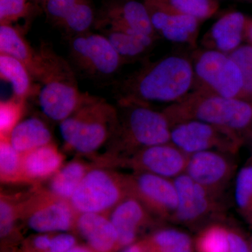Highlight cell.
Returning a JSON list of instances; mask_svg holds the SVG:
<instances>
[{"mask_svg":"<svg viewBox=\"0 0 252 252\" xmlns=\"http://www.w3.org/2000/svg\"><path fill=\"white\" fill-rule=\"evenodd\" d=\"M118 233L119 247L135 243L139 230L152 220V214L133 195H129L109 214Z\"/></svg>","mask_w":252,"mask_h":252,"instance_id":"cell-17","label":"cell"},{"mask_svg":"<svg viewBox=\"0 0 252 252\" xmlns=\"http://www.w3.org/2000/svg\"><path fill=\"white\" fill-rule=\"evenodd\" d=\"M250 247H251L252 251V235L251 236V238H250Z\"/></svg>","mask_w":252,"mask_h":252,"instance_id":"cell-45","label":"cell"},{"mask_svg":"<svg viewBox=\"0 0 252 252\" xmlns=\"http://www.w3.org/2000/svg\"><path fill=\"white\" fill-rule=\"evenodd\" d=\"M249 1H252V0H249Z\"/></svg>","mask_w":252,"mask_h":252,"instance_id":"cell-49","label":"cell"},{"mask_svg":"<svg viewBox=\"0 0 252 252\" xmlns=\"http://www.w3.org/2000/svg\"><path fill=\"white\" fill-rule=\"evenodd\" d=\"M229 228V252H252L250 240L235 226Z\"/></svg>","mask_w":252,"mask_h":252,"instance_id":"cell-37","label":"cell"},{"mask_svg":"<svg viewBox=\"0 0 252 252\" xmlns=\"http://www.w3.org/2000/svg\"><path fill=\"white\" fill-rule=\"evenodd\" d=\"M238 66L243 76V87L240 99L252 102V45H241L228 54Z\"/></svg>","mask_w":252,"mask_h":252,"instance_id":"cell-33","label":"cell"},{"mask_svg":"<svg viewBox=\"0 0 252 252\" xmlns=\"http://www.w3.org/2000/svg\"><path fill=\"white\" fill-rule=\"evenodd\" d=\"M0 54L11 56L23 63L34 79L37 51L32 47L21 30L12 25L0 26Z\"/></svg>","mask_w":252,"mask_h":252,"instance_id":"cell-22","label":"cell"},{"mask_svg":"<svg viewBox=\"0 0 252 252\" xmlns=\"http://www.w3.org/2000/svg\"><path fill=\"white\" fill-rule=\"evenodd\" d=\"M188 157L168 142L141 149L112 163L130 167L135 172H148L173 180L185 173Z\"/></svg>","mask_w":252,"mask_h":252,"instance_id":"cell-14","label":"cell"},{"mask_svg":"<svg viewBox=\"0 0 252 252\" xmlns=\"http://www.w3.org/2000/svg\"><path fill=\"white\" fill-rule=\"evenodd\" d=\"M67 252H94V251L91 249L86 248V247L76 245Z\"/></svg>","mask_w":252,"mask_h":252,"instance_id":"cell-42","label":"cell"},{"mask_svg":"<svg viewBox=\"0 0 252 252\" xmlns=\"http://www.w3.org/2000/svg\"><path fill=\"white\" fill-rule=\"evenodd\" d=\"M128 178L130 195L138 199L152 215L172 222L178 205L173 180L148 172H134Z\"/></svg>","mask_w":252,"mask_h":252,"instance_id":"cell-12","label":"cell"},{"mask_svg":"<svg viewBox=\"0 0 252 252\" xmlns=\"http://www.w3.org/2000/svg\"><path fill=\"white\" fill-rule=\"evenodd\" d=\"M79 1L81 0H46L43 6L48 19L59 26Z\"/></svg>","mask_w":252,"mask_h":252,"instance_id":"cell-36","label":"cell"},{"mask_svg":"<svg viewBox=\"0 0 252 252\" xmlns=\"http://www.w3.org/2000/svg\"><path fill=\"white\" fill-rule=\"evenodd\" d=\"M144 3L157 34L172 42L195 45L200 21L177 12L160 0H147Z\"/></svg>","mask_w":252,"mask_h":252,"instance_id":"cell-16","label":"cell"},{"mask_svg":"<svg viewBox=\"0 0 252 252\" xmlns=\"http://www.w3.org/2000/svg\"><path fill=\"white\" fill-rule=\"evenodd\" d=\"M19 215L38 233L67 231L76 224L78 213L69 200L58 198L49 190L34 194L19 203Z\"/></svg>","mask_w":252,"mask_h":252,"instance_id":"cell-10","label":"cell"},{"mask_svg":"<svg viewBox=\"0 0 252 252\" xmlns=\"http://www.w3.org/2000/svg\"><path fill=\"white\" fill-rule=\"evenodd\" d=\"M144 243L147 250L154 252H197L194 238L173 227L156 230Z\"/></svg>","mask_w":252,"mask_h":252,"instance_id":"cell-26","label":"cell"},{"mask_svg":"<svg viewBox=\"0 0 252 252\" xmlns=\"http://www.w3.org/2000/svg\"><path fill=\"white\" fill-rule=\"evenodd\" d=\"M233 156L219 151L191 154L189 156L185 173L220 198L235 173Z\"/></svg>","mask_w":252,"mask_h":252,"instance_id":"cell-13","label":"cell"},{"mask_svg":"<svg viewBox=\"0 0 252 252\" xmlns=\"http://www.w3.org/2000/svg\"><path fill=\"white\" fill-rule=\"evenodd\" d=\"M95 21V14L90 1L81 0L69 11L59 27L70 39L89 32Z\"/></svg>","mask_w":252,"mask_h":252,"instance_id":"cell-28","label":"cell"},{"mask_svg":"<svg viewBox=\"0 0 252 252\" xmlns=\"http://www.w3.org/2000/svg\"><path fill=\"white\" fill-rule=\"evenodd\" d=\"M129 195L128 175L95 167L88 172L69 202L78 214L107 215Z\"/></svg>","mask_w":252,"mask_h":252,"instance_id":"cell-6","label":"cell"},{"mask_svg":"<svg viewBox=\"0 0 252 252\" xmlns=\"http://www.w3.org/2000/svg\"><path fill=\"white\" fill-rule=\"evenodd\" d=\"M91 167L80 160L63 165L51 178L49 191L58 198L69 200Z\"/></svg>","mask_w":252,"mask_h":252,"instance_id":"cell-24","label":"cell"},{"mask_svg":"<svg viewBox=\"0 0 252 252\" xmlns=\"http://www.w3.org/2000/svg\"><path fill=\"white\" fill-rule=\"evenodd\" d=\"M9 141L13 147L21 154L54 142L49 127L37 117L21 121L10 135Z\"/></svg>","mask_w":252,"mask_h":252,"instance_id":"cell-21","label":"cell"},{"mask_svg":"<svg viewBox=\"0 0 252 252\" xmlns=\"http://www.w3.org/2000/svg\"><path fill=\"white\" fill-rule=\"evenodd\" d=\"M34 3L31 0H0V26L12 25L31 14Z\"/></svg>","mask_w":252,"mask_h":252,"instance_id":"cell-34","label":"cell"},{"mask_svg":"<svg viewBox=\"0 0 252 252\" xmlns=\"http://www.w3.org/2000/svg\"><path fill=\"white\" fill-rule=\"evenodd\" d=\"M117 122V106L90 94L75 112L59 123V128L68 149L92 155L109 144Z\"/></svg>","mask_w":252,"mask_h":252,"instance_id":"cell-5","label":"cell"},{"mask_svg":"<svg viewBox=\"0 0 252 252\" xmlns=\"http://www.w3.org/2000/svg\"><path fill=\"white\" fill-rule=\"evenodd\" d=\"M195 89L210 91L229 98H240L243 87V76L238 66L228 54L205 50L193 63Z\"/></svg>","mask_w":252,"mask_h":252,"instance_id":"cell-8","label":"cell"},{"mask_svg":"<svg viewBox=\"0 0 252 252\" xmlns=\"http://www.w3.org/2000/svg\"><path fill=\"white\" fill-rule=\"evenodd\" d=\"M194 84L193 63L182 56H167L144 64L119 83L117 101L172 104L185 98Z\"/></svg>","mask_w":252,"mask_h":252,"instance_id":"cell-1","label":"cell"},{"mask_svg":"<svg viewBox=\"0 0 252 252\" xmlns=\"http://www.w3.org/2000/svg\"><path fill=\"white\" fill-rule=\"evenodd\" d=\"M63 162L64 156L54 142L22 154L23 182L36 183L51 178Z\"/></svg>","mask_w":252,"mask_h":252,"instance_id":"cell-20","label":"cell"},{"mask_svg":"<svg viewBox=\"0 0 252 252\" xmlns=\"http://www.w3.org/2000/svg\"><path fill=\"white\" fill-rule=\"evenodd\" d=\"M26 99L14 95L0 102V138H9L15 127L22 121L26 112Z\"/></svg>","mask_w":252,"mask_h":252,"instance_id":"cell-32","label":"cell"},{"mask_svg":"<svg viewBox=\"0 0 252 252\" xmlns=\"http://www.w3.org/2000/svg\"><path fill=\"white\" fill-rule=\"evenodd\" d=\"M51 242V238L49 235H38L33 240V246L37 251L46 252L49 250Z\"/></svg>","mask_w":252,"mask_h":252,"instance_id":"cell-39","label":"cell"},{"mask_svg":"<svg viewBox=\"0 0 252 252\" xmlns=\"http://www.w3.org/2000/svg\"><path fill=\"white\" fill-rule=\"evenodd\" d=\"M102 34L107 38L124 62L143 56L155 41L151 36L119 30H102Z\"/></svg>","mask_w":252,"mask_h":252,"instance_id":"cell-25","label":"cell"},{"mask_svg":"<svg viewBox=\"0 0 252 252\" xmlns=\"http://www.w3.org/2000/svg\"><path fill=\"white\" fill-rule=\"evenodd\" d=\"M249 223H250V224L252 226V217L251 220H250V221H249Z\"/></svg>","mask_w":252,"mask_h":252,"instance_id":"cell-46","label":"cell"},{"mask_svg":"<svg viewBox=\"0 0 252 252\" xmlns=\"http://www.w3.org/2000/svg\"><path fill=\"white\" fill-rule=\"evenodd\" d=\"M34 4H41L43 5L46 0H31Z\"/></svg>","mask_w":252,"mask_h":252,"instance_id":"cell-43","label":"cell"},{"mask_svg":"<svg viewBox=\"0 0 252 252\" xmlns=\"http://www.w3.org/2000/svg\"><path fill=\"white\" fill-rule=\"evenodd\" d=\"M147 1V0H143V1Z\"/></svg>","mask_w":252,"mask_h":252,"instance_id":"cell-48","label":"cell"},{"mask_svg":"<svg viewBox=\"0 0 252 252\" xmlns=\"http://www.w3.org/2000/svg\"><path fill=\"white\" fill-rule=\"evenodd\" d=\"M36 51L37 66L34 79L40 87L38 104L46 117L61 123L75 112L90 94L80 91L70 63L52 46L42 43Z\"/></svg>","mask_w":252,"mask_h":252,"instance_id":"cell-2","label":"cell"},{"mask_svg":"<svg viewBox=\"0 0 252 252\" xmlns=\"http://www.w3.org/2000/svg\"><path fill=\"white\" fill-rule=\"evenodd\" d=\"M94 26L99 29L119 30L137 33L156 39L157 34L144 1L122 0L104 6Z\"/></svg>","mask_w":252,"mask_h":252,"instance_id":"cell-15","label":"cell"},{"mask_svg":"<svg viewBox=\"0 0 252 252\" xmlns=\"http://www.w3.org/2000/svg\"><path fill=\"white\" fill-rule=\"evenodd\" d=\"M247 21L248 17L239 11H232L221 16L205 35V45L210 49L230 54L241 46Z\"/></svg>","mask_w":252,"mask_h":252,"instance_id":"cell-18","label":"cell"},{"mask_svg":"<svg viewBox=\"0 0 252 252\" xmlns=\"http://www.w3.org/2000/svg\"><path fill=\"white\" fill-rule=\"evenodd\" d=\"M145 248H146V247H145ZM146 252H154L149 251V250H147V248H146Z\"/></svg>","mask_w":252,"mask_h":252,"instance_id":"cell-47","label":"cell"},{"mask_svg":"<svg viewBox=\"0 0 252 252\" xmlns=\"http://www.w3.org/2000/svg\"><path fill=\"white\" fill-rule=\"evenodd\" d=\"M0 77L1 80L9 83L14 95L18 98L27 100L39 94L40 87L35 84L29 69L11 56L0 54Z\"/></svg>","mask_w":252,"mask_h":252,"instance_id":"cell-23","label":"cell"},{"mask_svg":"<svg viewBox=\"0 0 252 252\" xmlns=\"http://www.w3.org/2000/svg\"><path fill=\"white\" fill-rule=\"evenodd\" d=\"M19 204L8 196L1 195L0 200V233L1 238L8 236L14 228L19 215Z\"/></svg>","mask_w":252,"mask_h":252,"instance_id":"cell-35","label":"cell"},{"mask_svg":"<svg viewBox=\"0 0 252 252\" xmlns=\"http://www.w3.org/2000/svg\"><path fill=\"white\" fill-rule=\"evenodd\" d=\"M77 240L72 235L61 233L51 238V245L46 252H67L76 246Z\"/></svg>","mask_w":252,"mask_h":252,"instance_id":"cell-38","label":"cell"},{"mask_svg":"<svg viewBox=\"0 0 252 252\" xmlns=\"http://www.w3.org/2000/svg\"><path fill=\"white\" fill-rule=\"evenodd\" d=\"M170 126L197 121L223 127L240 137L249 133L252 125V102L229 98L210 91L195 89L162 111Z\"/></svg>","mask_w":252,"mask_h":252,"instance_id":"cell-3","label":"cell"},{"mask_svg":"<svg viewBox=\"0 0 252 252\" xmlns=\"http://www.w3.org/2000/svg\"><path fill=\"white\" fill-rule=\"evenodd\" d=\"M249 133H250V138H251L252 142V125L251 126V128H250V131H249Z\"/></svg>","mask_w":252,"mask_h":252,"instance_id":"cell-44","label":"cell"},{"mask_svg":"<svg viewBox=\"0 0 252 252\" xmlns=\"http://www.w3.org/2000/svg\"><path fill=\"white\" fill-rule=\"evenodd\" d=\"M170 142L188 156L205 151L234 155L241 146L243 137L223 127L189 121L172 126Z\"/></svg>","mask_w":252,"mask_h":252,"instance_id":"cell-9","label":"cell"},{"mask_svg":"<svg viewBox=\"0 0 252 252\" xmlns=\"http://www.w3.org/2000/svg\"><path fill=\"white\" fill-rule=\"evenodd\" d=\"M69 62L75 72L92 80L109 81L124 64L103 34L91 32L69 39Z\"/></svg>","mask_w":252,"mask_h":252,"instance_id":"cell-7","label":"cell"},{"mask_svg":"<svg viewBox=\"0 0 252 252\" xmlns=\"http://www.w3.org/2000/svg\"><path fill=\"white\" fill-rule=\"evenodd\" d=\"M251 160H252V157Z\"/></svg>","mask_w":252,"mask_h":252,"instance_id":"cell-50","label":"cell"},{"mask_svg":"<svg viewBox=\"0 0 252 252\" xmlns=\"http://www.w3.org/2000/svg\"><path fill=\"white\" fill-rule=\"evenodd\" d=\"M178 205L172 222L190 228L203 227L209 219L218 217L223 210L220 199L212 195L186 173L173 179Z\"/></svg>","mask_w":252,"mask_h":252,"instance_id":"cell-11","label":"cell"},{"mask_svg":"<svg viewBox=\"0 0 252 252\" xmlns=\"http://www.w3.org/2000/svg\"><path fill=\"white\" fill-rule=\"evenodd\" d=\"M197 252H229L228 225L212 221L199 229L194 238Z\"/></svg>","mask_w":252,"mask_h":252,"instance_id":"cell-27","label":"cell"},{"mask_svg":"<svg viewBox=\"0 0 252 252\" xmlns=\"http://www.w3.org/2000/svg\"><path fill=\"white\" fill-rule=\"evenodd\" d=\"M245 38H246L252 45V18H248L245 27Z\"/></svg>","mask_w":252,"mask_h":252,"instance_id":"cell-41","label":"cell"},{"mask_svg":"<svg viewBox=\"0 0 252 252\" xmlns=\"http://www.w3.org/2000/svg\"><path fill=\"white\" fill-rule=\"evenodd\" d=\"M117 102V126L108 145L110 157H118L110 162L145 147L170 142L171 126L162 111L133 101Z\"/></svg>","mask_w":252,"mask_h":252,"instance_id":"cell-4","label":"cell"},{"mask_svg":"<svg viewBox=\"0 0 252 252\" xmlns=\"http://www.w3.org/2000/svg\"><path fill=\"white\" fill-rule=\"evenodd\" d=\"M0 177L4 183L23 182L22 154L6 137L0 138Z\"/></svg>","mask_w":252,"mask_h":252,"instance_id":"cell-29","label":"cell"},{"mask_svg":"<svg viewBox=\"0 0 252 252\" xmlns=\"http://www.w3.org/2000/svg\"><path fill=\"white\" fill-rule=\"evenodd\" d=\"M76 225L94 252H109L118 245V233L108 215L78 214Z\"/></svg>","mask_w":252,"mask_h":252,"instance_id":"cell-19","label":"cell"},{"mask_svg":"<svg viewBox=\"0 0 252 252\" xmlns=\"http://www.w3.org/2000/svg\"><path fill=\"white\" fill-rule=\"evenodd\" d=\"M234 199L239 213L248 221L252 217V160L242 167L235 177Z\"/></svg>","mask_w":252,"mask_h":252,"instance_id":"cell-30","label":"cell"},{"mask_svg":"<svg viewBox=\"0 0 252 252\" xmlns=\"http://www.w3.org/2000/svg\"><path fill=\"white\" fill-rule=\"evenodd\" d=\"M122 252H146L145 245L142 243H133L126 247Z\"/></svg>","mask_w":252,"mask_h":252,"instance_id":"cell-40","label":"cell"},{"mask_svg":"<svg viewBox=\"0 0 252 252\" xmlns=\"http://www.w3.org/2000/svg\"><path fill=\"white\" fill-rule=\"evenodd\" d=\"M168 7L180 14L202 21L211 18L220 8L217 0H160Z\"/></svg>","mask_w":252,"mask_h":252,"instance_id":"cell-31","label":"cell"}]
</instances>
